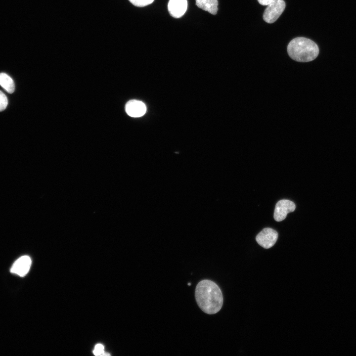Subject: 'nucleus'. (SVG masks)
Masks as SVG:
<instances>
[{
  "mask_svg": "<svg viewBox=\"0 0 356 356\" xmlns=\"http://www.w3.org/2000/svg\"><path fill=\"white\" fill-rule=\"evenodd\" d=\"M287 52L293 60L307 62L315 59L319 54V48L315 43L305 37H297L289 43Z\"/></svg>",
  "mask_w": 356,
  "mask_h": 356,
  "instance_id": "2",
  "label": "nucleus"
},
{
  "mask_svg": "<svg viewBox=\"0 0 356 356\" xmlns=\"http://www.w3.org/2000/svg\"><path fill=\"white\" fill-rule=\"evenodd\" d=\"M93 353L94 355L95 356H100L102 355L104 352V346L100 344H98L96 345V346L94 347V349L93 351Z\"/></svg>",
  "mask_w": 356,
  "mask_h": 356,
  "instance_id": "13",
  "label": "nucleus"
},
{
  "mask_svg": "<svg viewBox=\"0 0 356 356\" xmlns=\"http://www.w3.org/2000/svg\"><path fill=\"white\" fill-rule=\"evenodd\" d=\"M278 238V233L271 228L263 229L256 237L257 243L265 249L272 247L276 243Z\"/></svg>",
  "mask_w": 356,
  "mask_h": 356,
  "instance_id": "4",
  "label": "nucleus"
},
{
  "mask_svg": "<svg viewBox=\"0 0 356 356\" xmlns=\"http://www.w3.org/2000/svg\"><path fill=\"white\" fill-rule=\"evenodd\" d=\"M133 4L137 7H143L152 3L154 0H129Z\"/></svg>",
  "mask_w": 356,
  "mask_h": 356,
  "instance_id": "11",
  "label": "nucleus"
},
{
  "mask_svg": "<svg viewBox=\"0 0 356 356\" xmlns=\"http://www.w3.org/2000/svg\"><path fill=\"white\" fill-rule=\"evenodd\" d=\"M259 3L263 5H267L272 0H258Z\"/></svg>",
  "mask_w": 356,
  "mask_h": 356,
  "instance_id": "14",
  "label": "nucleus"
},
{
  "mask_svg": "<svg viewBox=\"0 0 356 356\" xmlns=\"http://www.w3.org/2000/svg\"><path fill=\"white\" fill-rule=\"evenodd\" d=\"M285 8V3L283 0H272L265 10L264 20L268 23H274L282 13Z\"/></svg>",
  "mask_w": 356,
  "mask_h": 356,
  "instance_id": "3",
  "label": "nucleus"
},
{
  "mask_svg": "<svg viewBox=\"0 0 356 356\" xmlns=\"http://www.w3.org/2000/svg\"><path fill=\"white\" fill-rule=\"evenodd\" d=\"M196 5L213 15L216 14L218 10V0H196Z\"/></svg>",
  "mask_w": 356,
  "mask_h": 356,
  "instance_id": "9",
  "label": "nucleus"
},
{
  "mask_svg": "<svg viewBox=\"0 0 356 356\" xmlns=\"http://www.w3.org/2000/svg\"><path fill=\"white\" fill-rule=\"evenodd\" d=\"M187 0H170L168 9L170 15L176 18L181 17L186 11Z\"/></svg>",
  "mask_w": 356,
  "mask_h": 356,
  "instance_id": "8",
  "label": "nucleus"
},
{
  "mask_svg": "<svg viewBox=\"0 0 356 356\" xmlns=\"http://www.w3.org/2000/svg\"><path fill=\"white\" fill-rule=\"evenodd\" d=\"M31 263V259L29 256H23L14 263L10 268V272L20 276H24L28 272Z\"/></svg>",
  "mask_w": 356,
  "mask_h": 356,
  "instance_id": "6",
  "label": "nucleus"
},
{
  "mask_svg": "<svg viewBox=\"0 0 356 356\" xmlns=\"http://www.w3.org/2000/svg\"><path fill=\"white\" fill-rule=\"evenodd\" d=\"M127 114L132 117L142 116L146 111L145 104L141 101L132 99L127 102L125 107Z\"/></svg>",
  "mask_w": 356,
  "mask_h": 356,
  "instance_id": "7",
  "label": "nucleus"
},
{
  "mask_svg": "<svg viewBox=\"0 0 356 356\" xmlns=\"http://www.w3.org/2000/svg\"><path fill=\"white\" fill-rule=\"evenodd\" d=\"M188 285L189 286H190V285H191V283H189L188 284Z\"/></svg>",
  "mask_w": 356,
  "mask_h": 356,
  "instance_id": "15",
  "label": "nucleus"
},
{
  "mask_svg": "<svg viewBox=\"0 0 356 356\" xmlns=\"http://www.w3.org/2000/svg\"><path fill=\"white\" fill-rule=\"evenodd\" d=\"M0 85L9 93H13L15 90L13 80L4 73H0Z\"/></svg>",
  "mask_w": 356,
  "mask_h": 356,
  "instance_id": "10",
  "label": "nucleus"
},
{
  "mask_svg": "<svg viewBox=\"0 0 356 356\" xmlns=\"http://www.w3.org/2000/svg\"><path fill=\"white\" fill-rule=\"evenodd\" d=\"M195 297L201 310L209 314L219 312L223 304L221 289L215 282L210 280H203L197 284Z\"/></svg>",
  "mask_w": 356,
  "mask_h": 356,
  "instance_id": "1",
  "label": "nucleus"
},
{
  "mask_svg": "<svg viewBox=\"0 0 356 356\" xmlns=\"http://www.w3.org/2000/svg\"><path fill=\"white\" fill-rule=\"evenodd\" d=\"M296 208L295 203L287 199H282L275 205L273 217L276 222L284 220L289 213L293 212Z\"/></svg>",
  "mask_w": 356,
  "mask_h": 356,
  "instance_id": "5",
  "label": "nucleus"
},
{
  "mask_svg": "<svg viewBox=\"0 0 356 356\" xmlns=\"http://www.w3.org/2000/svg\"><path fill=\"white\" fill-rule=\"evenodd\" d=\"M8 104V100L6 95L0 90V111L4 110Z\"/></svg>",
  "mask_w": 356,
  "mask_h": 356,
  "instance_id": "12",
  "label": "nucleus"
}]
</instances>
